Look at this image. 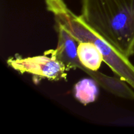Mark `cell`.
I'll use <instances>...</instances> for the list:
<instances>
[{
  "label": "cell",
  "instance_id": "1",
  "mask_svg": "<svg viewBox=\"0 0 134 134\" xmlns=\"http://www.w3.org/2000/svg\"><path fill=\"white\" fill-rule=\"evenodd\" d=\"M81 19L119 52L134 55V0H81Z\"/></svg>",
  "mask_w": 134,
  "mask_h": 134
},
{
  "label": "cell",
  "instance_id": "3",
  "mask_svg": "<svg viewBox=\"0 0 134 134\" xmlns=\"http://www.w3.org/2000/svg\"><path fill=\"white\" fill-rule=\"evenodd\" d=\"M46 9L52 14L55 23L62 26L78 42H91L103 56V62L115 76L126 82L134 90V65L117 50L97 34L69 9L64 0H44Z\"/></svg>",
  "mask_w": 134,
  "mask_h": 134
},
{
  "label": "cell",
  "instance_id": "5",
  "mask_svg": "<svg viewBox=\"0 0 134 134\" xmlns=\"http://www.w3.org/2000/svg\"><path fill=\"white\" fill-rule=\"evenodd\" d=\"M74 98L86 105L96 102L99 95V85L92 78L83 79L75 84L73 89Z\"/></svg>",
  "mask_w": 134,
  "mask_h": 134
},
{
  "label": "cell",
  "instance_id": "4",
  "mask_svg": "<svg viewBox=\"0 0 134 134\" xmlns=\"http://www.w3.org/2000/svg\"><path fill=\"white\" fill-rule=\"evenodd\" d=\"M7 64L16 71L24 74L29 73L36 77L46 79L50 81H66V67L62 62L51 56L44 54L33 57L20 56L9 58Z\"/></svg>",
  "mask_w": 134,
  "mask_h": 134
},
{
  "label": "cell",
  "instance_id": "2",
  "mask_svg": "<svg viewBox=\"0 0 134 134\" xmlns=\"http://www.w3.org/2000/svg\"><path fill=\"white\" fill-rule=\"evenodd\" d=\"M58 35L56 48L44 54L59 60L67 70L79 69L95 80L100 87L119 98L134 100V91L125 81L116 76L110 77L98 69L103 56L98 47L91 42H78L60 25H55Z\"/></svg>",
  "mask_w": 134,
  "mask_h": 134
}]
</instances>
